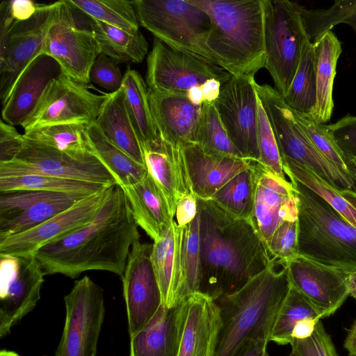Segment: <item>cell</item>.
Segmentation results:
<instances>
[{
	"label": "cell",
	"instance_id": "5b68a950",
	"mask_svg": "<svg viewBox=\"0 0 356 356\" xmlns=\"http://www.w3.org/2000/svg\"><path fill=\"white\" fill-rule=\"evenodd\" d=\"M297 198L299 254L348 271L356 268V228L307 186L290 179Z\"/></svg>",
	"mask_w": 356,
	"mask_h": 356
},
{
	"label": "cell",
	"instance_id": "6f0895ef",
	"mask_svg": "<svg viewBox=\"0 0 356 356\" xmlns=\"http://www.w3.org/2000/svg\"><path fill=\"white\" fill-rule=\"evenodd\" d=\"M222 83L217 79H211L200 86L204 102L213 103L219 97Z\"/></svg>",
	"mask_w": 356,
	"mask_h": 356
},
{
	"label": "cell",
	"instance_id": "f907efd6",
	"mask_svg": "<svg viewBox=\"0 0 356 356\" xmlns=\"http://www.w3.org/2000/svg\"><path fill=\"white\" fill-rule=\"evenodd\" d=\"M327 126L351 165H356V116L348 114Z\"/></svg>",
	"mask_w": 356,
	"mask_h": 356
},
{
	"label": "cell",
	"instance_id": "3957f363",
	"mask_svg": "<svg viewBox=\"0 0 356 356\" xmlns=\"http://www.w3.org/2000/svg\"><path fill=\"white\" fill-rule=\"evenodd\" d=\"M273 263L237 291L216 302L221 325L213 356H236L250 340L269 341L277 315L291 288L285 267Z\"/></svg>",
	"mask_w": 356,
	"mask_h": 356
},
{
	"label": "cell",
	"instance_id": "f6af8a7d",
	"mask_svg": "<svg viewBox=\"0 0 356 356\" xmlns=\"http://www.w3.org/2000/svg\"><path fill=\"white\" fill-rule=\"evenodd\" d=\"M257 143L259 152L258 161L275 175L286 179L275 136L259 99L258 101Z\"/></svg>",
	"mask_w": 356,
	"mask_h": 356
},
{
	"label": "cell",
	"instance_id": "836d02e7",
	"mask_svg": "<svg viewBox=\"0 0 356 356\" xmlns=\"http://www.w3.org/2000/svg\"><path fill=\"white\" fill-rule=\"evenodd\" d=\"M122 86L127 111L141 148L154 143L159 136L151 112L146 83L139 72L128 67Z\"/></svg>",
	"mask_w": 356,
	"mask_h": 356
},
{
	"label": "cell",
	"instance_id": "e0dca14e",
	"mask_svg": "<svg viewBox=\"0 0 356 356\" xmlns=\"http://www.w3.org/2000/svg\"><path fill=\"white\" fill-rule=\"evenodd\" d=\"M152 244H133L122 277L130 337L143 330L162 305L151 262Z\"/></svg>",
	"mask_w": 356,
	"mask_h": 356
},
{
	"label": "cell",
	"instance_id": "816d5d0a",
	"mask_svg": "<svg viewBox=\"0 0 356 356\" xmlns=\"http://www.w3.org/2000/svg\"><path fill=\"white\" fill-rule=\"evenodd\" d=\"M24 135L13 125L0 121V163L13 161L24 145Z\"/></svg>",
	"mask_w": 356,
	"mask_h": 356
},
{
	"label": "cell",
	"instance_id": "be15d7a7",
	"mask_svg": "<svg viewBox=\"0 0 356 356\" xmlns=\"http://www.w3.org/2000/svg\"><path fill=\"white\" fill-rule=\"evenodd\" d=\"M288 356H298L293 351L291 350V353Z\"/></svg>",
	"mask_w": 356,
	"mask_h": 356
},
{
	"label": "cell",
	"instance_id": "4fadbf2b",
	"mask_svg": "<svg viewBox=\"0 0 356 356\" xmlns=\"http://www.w3.org/2000/svg\"><path fill=\"white\" fill-rule=\"evenodd\" d=\"M250 76H232L221 86L213 102L230 140L243 159L259 161L257 120L259 98Z\"/></svg>",
	"mask_w": 356,
	"mask_h": 356
},
{
	"label": "cell",
	"instance_id": "11a10c76",
	"mask_svg": "<svg viewBox=\"0 0 356 356\" xmlns=\"http://www.w3.org/2000/svg\"><path fill=\"white\" fill-rule=\"evenodd\" d=\"M266 339L250 340L241 348L236 356H268Z\"/></svg>",
	"mask_w": 356,
	"mask_h": 356
},
{
	"label": "cell",
	"instance_id": "8d00e7d4",
	"mask_svg": "<svg viewBox=\"0 0 356 356\" xmlns=\"http://www.w3.org/2000/svg\"><path fill=\"white\" fill-rule=\"evenodd\" d=\"M209 200L231 216L250 221L254 201V180L250 164L227 181Z\"/></svg>",
	"mask_w": 356,
	"mask_h": 356
},
{
	"label": "cell",
	"instance_id": "484cf974",
	"mask_svg": "<svg viewBox=\"0 0 356 356\" xmlns=\"http://www.w3.org/2000/svg\"><path fill=\"white\" fill-rule=\"evenodd\" d=\"M148 97L159 136L176 146L193 143L202 105H193L186 95L149 89Z\"/></svg>",
	"mask_w": 356,
	"mask_h": 356
},
{
	"label": "cell",
	"instance_id": "bcb514c9",
	"mask_svg": "<svg viewBox=\"0 0 356 356\" xmlns=\"http://www.w3.org/2000/svg\"><path fill=\"white\" fill-rule=\"evenodd\" d=\"M271 259L283 266L299 254L298 219L283 221L276 228L266 244Z\"/></svg>",
	"mask_w": 356,
	"mask_h": 356
},
{
	"label": "cell",
	"instance_id": "b9f144b4",
	"mask_svg": "<svg viewBox=\"0 0 356 356\" xmlns=\"http://www.w3.org/2000/svg\"><path fill=\"white\" fill-rule=\"evenodd\" d=\"M75 9L90 18L127 31H138L134 1L67 0Z\"/></svg>",
	"mask_w": 356,
	"mask_h": 356
},
{
	"label": "cell",
	"instance_id": "8fae6325",
	"mask_svg": "<svg viewBox=\"0 0 356 356\" xmlns=\"http://www.w3.org/2000/svg\"><path fill=\"white\" fill-rule=\"evenodd\" d=\"M74 10L67 0L58 1L54 22L46 33L40 54L54 58L63 74L89 86L90 70L100 52L91 29L78 26Z\"/></svg>",
	"mask_w": 356,
	"mask_h": 356
},
{
	"label": "cell",
	"instance_id": "7c38bea8",
	"mask_svg": "<svg viewBox=\"0 0 356 356\" xmlns=\"http://www.w3.org/2000/svg\"><path fill=\"white\" fill-rule=\"evenodd\" d=\"M232 76L218 64L173 49L157 38L147 58L146 83L156 92L186 95L194 86L211 79L223 84Z\"/></svg>",
	"mask_w": 356,
	"mask_h": 356
},
{
	"label": "cell",
	"instance_id": "680465c9",
	"mask_svg": "<svg viewBox=\"0 0 356 356\" xmlns=\"http://www.w3.org/2000/svg\"><path fill=\"white\" fill-rule=\"evenodd\" d=\"M344 348L349 356H356V318L348 332L344 341Z\"/></svg>",
	"mask_w": 356,
	"mask_h": 356
},
{
	"label": "cell",
	"instance_id": "7dc6e473",
	"mask_svg": "<svg viewBox=\"0 0 356 356\" xmlns=\"http://www.w3.org/2000/svg\"><path fill=\"white\" fill-rule=\"evenodd\" d=\"M314 18L320 33L331 31L336 25L343 23L349 25L356 34V0L336 1L328 8L318 9Z\"/></svg>",
	"mask_w": 356,
	"mask_h": 356
},
{
	"label": "cell",
	"instance_id": "db71d44e",
	"mask_svg": "<svg viewBox=\"0 0 356 356\" xmlns=\"http://www.w3.org/2000/svg\"><path fill=\"white\" fill-rule=\"evenodd\" d=\"M8 3L10 13L16 22L26 21L31 18L40 6L31 0H13Z\"/></svg>",
	"mask_w": 356,
	"mask_h": 356
},
{
	"label": "cell",
	"instance_id": "ac0fdd59",
	"mask_svg": "<svg viewBox=\"0 0 356 356\" xmlns=\"http://www.w3.org/2000/svg\"><path fill=\"white\" fill-rule=\"evenodd\" d=\"M113 186L90 195L34 228L0 238V254L35 255L42 247L86 226L97 216Z\"/></svg>",
	"mask_w": 356,
	"mask_h": 356
},
{
	"label": "cell",
	"instance_id": "cb8c5ba5",
	"mask_svg": "<svg viewBox=\"0 0 356 356\" xmlns=\"http://www.w3.org/2000/svg\"><path fill=\"white\" fill-rule=\"evenodd\" d=\"M193 194L209 200L232 177L248 168L250 160L209 153L191 143L181 146Z\"/></svg>",
	"mask_w": 356,
	"mask_h": 356
},
{
	"label": "cell",
	"instance_id": "ee69618b",
	"mask_svg": "<svg viewBox=\"0 0 356 356\" xmlns=\"http://www.w3.org/2000/svg\"><path fill=\"white\" fill-rule=\"evenodd\" d=\"M292 112L298 124L318 151L340 170L354 177L350 161L337 143L327 126L316 122L308 114L293 110Z\"/></svg>",
	"mask_w": 356,
	"mask_h": 356
},
{
	"label": "cell",
	"instance_id": "6125c7cd",
	"mask_svg": "<svg viewBox=\"0 0 356 356\" xmlns=\"http://www.w3.org/2000/svg\"><path fill=\"white\" fill-rule=\"evenodd\" d=\"M0 356H19V355L17 353L13 352V351L2 350L0 352Z\"/></svg>",
	"mask_w": 356,
	"mask_h": 356
},
{
	"label": "cell",
	"instance_id": "e575fe53",
	"mask_svg": "<svg viewBox=\"0 0 356 356\" xmlns=\"http://www.w3.org/2000/svg\"><path fill=\"white\" fill-rule=\"evenodd\" d=\"M87 134L94 154L122 188L142 181L147 175L146 167L110 142L95 123L88 125Z\"/></svg>",
	"mask_w": 356,
	"mask_h": 356
},
{
	"label": "cell",
	"instance_id": "9c48e42d",
	"mask_svg": "<svg viewBox=\"0 0 356 356\" xmlns=\"http://www.w3.org/2000/svg\"><path fill=\"white\" fill-rule=\"evenodd\" d=\"M108 96L90 90L64 74L46 87L36 106L22 124L24 132L56 124L95 123Z\"/></svg>",
	"mask_w": 356,
	"mask_h": 356
},
{
	"label": "cell",
	"instance_id": "d6a6232c",
	"mask_svg": "<svg viewBox=\"0 0 356 356\" xmlns=\"http://www.w3.org/2000/svg\"><path fill=\"white\" fill-rule=\"evenodd\" d=\"M285 175L313 191L356 228V191L340 188L312 169L294 161L282 159Z\"/></svg>",
	"mask_w": 356,
	"mask_h": 356
},
{
	"label": "cell",
	"instance_id": "94428289",
	"mask_svg": "<svg viewBox=\"0 0 356 356\" xmlns=\"http://www.w3.org/2000/svg\"><path fill=\"white\" fill-rule=\"evenodd\" d=\"M346 284L349 296L356 300V268L348 273Z\"/></svg>",
	"mask_w": 356,
	"mask_h": 356
},
{
	"label": "cell",
	"instance_id": "60d3db41",
	"mask_svg": "<svg viewBox=\"0 0 356 356\" xmlns=\"http://www.w3.org/2000/svg\"><path fill=\"white\" fill-rule=\"evenodd\" d=\"M193 143L209 153L243 158L230 140L213 103L202 104Z\"/></svg>",
	"mask_w": 356,
	"mask_h": 356
},
{
	"label": "cell",
	"instance_id": "8992f818",
	"mask_svg": "<svg viewBox=\"0 0 356 356\" xmlns=\"http://www.w3.org/2000/svg\"><path fill=\"white\" fill-rule=\"evenodd\" d=\"M138 21L169 47L216 63L207 47L211 19L191 0H134Z\"/></svg>",
	"mask_w": 356,
	"mask_h": 356
},
{
	"label": "cell",
	"instance_id": "d6986e66",
	"mask_svg": "<svg viewBox=\"0 0 356 356\" xmlns=\"http://www.w3.org/2000/svg\"><path fill=\"white\" fill-rule=\"evenodd\" d=\"M58 1L40 4L34 15L15 22L9 32L6 47L0 53V93L2 106L21 73L40 54L44 38L54 22Z\"/></svg>",
	"mask_w": 356,
	"mask_h": 356
},
{
	"label": "cell",
	"instance_id": "277c9868",
	"mask_svg": "<svg viewBox=\"0 0 356 356\" xmlns=\"http://www.w3.org/2000/svg\"><path fill=\"white\" fill-rule=\"evenodd\" d=\"M211 19L207 47L232 76H250L265 67L263 0H191Z\"/></svg>",
	"mask_w": 356,
	"mask_h": 356
},
{
	"label": "cell",
	"instance_id": "2e32d148",
	"mask_svg": "<svg viewBox=\"0 0 356 356\" xmlns=\"http://www.w3.org/2000/svg\"><path fill=\"white\" fill-rule=\"evenodd\" d=\"M90 195L35 190L0 192V238L34 228Z\"/></svg>",
	"mask_w": 356,
	"mask_h": 356
},
{
	"label": "cell",
	"instance_id": "1f68e13d",
	"mask_svg": "<svg viewBox=\"0 0 356 356\" xmlns=\"http://www.w3.org/2000/svg\"><path fill=\"white\" fill-rule=\"evenodd\" d=\"M88 22L100 54L117 63H139L147 54L148 43L140 30H124L91 18Z\"/></svg>",
	"mask_w": 356,
	"mask_h": 356
},
{
	"label": "cell",
	"instance_id": "7bdbcfd3",
	"mask_svg": "<svg viewBox=\"0 0 356 356\" xmlns=\"http://www.w3.org/2000/svg\"><path fill=\"white\" fill-rule=\"evenodd\" d=\"M307 318L320 320L321 317L315 307L291 286L276 316L269 341L279 345H291L294 327Z\"/></svg>",
	"mask_w": 356,
	"mask_h": 356
},
{
	"label": "cell",
	"instance_id": "ab89813d",
	"mask_svg": "<svg viewBox=\"0 0 356 356\" xmlns=\"http://www.w3.org/2000/svg\"><path fill=\"white\" fill-rule=\"evenodd\" d=\"M286 104L293 111L311 115L316 102L313 44L305 42L299 65L285 96Z\"/></svg>",
	"mask_w": 356,
	"mask_h": 356
},
{
	"label": "cell",
	"instance_id": "83f0119b",
	"mask_svg": "<svg viewBox=\"0 0 356 356\" xmlns=\"http://www.w3.org/2000/svg\"><path fill=\"white\" fill-rule=\"evenodd\" d=\"M134 218L146 234L156 241L172 226L174 217L161 190L151 175L122 188Z\"/></svg>",
	"mask_w": 356,
	"mask_h": 356
},
{
	"label": "cell",
	"instance_id": "f35d334b",
	"mask_svg": "<svg viewBox=\"0 0 356 356\" xmlns=\"http://www.w3.org/2000/svg\"><path fill=\"white\" fill-rule=\"evenodd\" d=\"M109 186L112 185H104L65 179L38 172L0 177V192L35 190L93 194Z\"/></svg>",
	"mask_w": 356,
	"mask_h": 356
},
{
	"label": "cell",
	"instance_id": "d4e9b609",
	"mask_svg": "<svg viewBox=\"0 0 356 356\" xmlns=\"http://www.w3.org/2000/svg\"><path fill=\"white\" fill-rule=\"evenodd\" d=\"M62 74L51 57L40 54L17 78L10 96L2 106V120L11 125H22L32 112L51 81Z\"/></svg>",
	"mask_w": 356,
	"mask_h": 356
},
{
	"label": "cell",
	"instance_id": "f1b7e54d",
	"mask_svg": "<svg viewBox=\"0 0 356 356\" xmlns=\"http://www.w3.org/2000/svg\"><path fill=\"white\" fill-rule=\"evenodd\" d=\"M182 228L174 220L163 236L152 244L151 262L161 291L162 305H179Z\"/></svg>",
	"mask_w": 356,
	"mask_h": 356
},
{
	"label": "cell",
	"instance_id": "4316f807",
	"mask_svg": "<svg viewBox=\"0 0 356 356\" xmlns=\"http://www.w3.org/2000/svg\"><path fill=\"white\" fill-rule=\"evenodd\" d=\"M183 302L162 305L149 323L130 337V356H177L183 319Z\"/></svg>",
	"mask_w": 356,
	"mask_h": 356
},
{
	"label": "cell",
	"instance_id": "c3c4849f",
	"mask_svg": "<svg viewBox=\"0 0 356 356\" xmlns=\"http://www.w3.org/2000/svg\"><path fill=\"white\" fill-rule=\"evenodd\" d=\"M291 346L298 356H338L330 335L320 321L310 337L294 339Z\"/></svg>",
	"mask_w": 356,
	"mask_h": 356
},
{
	"label": "cell",
	"instance_id": "74e56055",
	"mask_svg": "<svg viewBox=\"0 0 356 356\" xmlns=\"http://www.w3.org/2000/svg\"><path fill=\"white\" fill-rule=\"evenodd\" d=\"M181 228V270L177 294L179 304L191 294L200 291L201 272L199 209L194 220Z\"/></svg>",
	"mask_w": 356,
	"mask_h": 356
},
{
	"label": "cell",
	"instance_id": "52a82bcc",
	"mask_svg": "<svg viewBox=\"0 0 356 356\" xmlns=\"http://www.w3.org/2000/svg\"><path fill=\"white\" fill-rule=\"evenodd\" d=\"M255 90L273 130L281 159L306 165L327 181L356 191V179L331 163L314 146L275 88L255 82Z\"/></svg>",
	"mask_w": 356,
	"mask_h": 356
},
{
	"label": "cell",
	"instance_id": "44dd1931",
	"mask_svg": "<svg viewBox=\"0 0 356 356\" xmlns=\"http://www.w3.org/2000/svg\"><path fill=\"white\" fill-rule=\"evenodd\" d=\"M254 201L250 222L266 245L283 221L297 218V198L291 181L275 175L257 161H250Z\"/></svg>",
	"mask_w": 356,
	"mask_h": 356
},
{
	"label": "cell",
	"instance_id": "5bb4252c",
	"mask_svg": "<svg viewBox=\"0 0 356 356\" xmlns=\"http://www.w3.org/2000/svg\"><path fill=\"white\" fill-rule=\"evenodd\" d=\"M45 273L35 255L0 254V337L31 312Z\"/></svg>",
	"mask_w": 356,
	"mask_h": 356
},
{
	"label": "cell",
	"instance_id": "ffe728a7",
	"mask_svg": "<svg viewBox=\"0 0 356 356\" xmlns=\"http://www.w3.org/2000/svg\"><path fill=\"white\" fill-rule=\"evenodd\" d=\"M291 286L317 310L321 318L333 314L349 296L350 271L298 254L284 266Z\"/></svg>",
	"mask_w": 356,
	"mask_h": 356
},
{
	"label": "cell",
	"instance_id": "6da1fadb",
	"mask_svg": "<svg viewBox=\"0 0 356 356\" xmlns=\"http://www.w3.org/2000/svg\"><path fill=\"white\" fill-rule=\"evenodd\" d=\"M138 227L123 189L115 184L90 222L42 247L35 257L45 275L76 278L97 270L122 277L131 247L140 239Z\"/></svg>",
	"mask_w": 356,
	"mask_h": 356
},
{
	"label": "cell",
	"instance_id": "7402d4cb",
	"mask_svg": "<svg viewBox=\"0 0 356 356\" xmlns=\"http://www.w3.org/2000/svg\"><path fill=\"white\" fill-rule=\"evenodd\" d=\"M177 356H213L221 321L214 300L196 292L183 302Z\"/></svg>",
	"mask_w": 356,
	"mask_h": 356
},
{
	"label": "cell",
	"instance_id": "9f6ffc18",
	"mask_svg": "<svg viewBox=\"0 0 356 356\" xmlns=\"http://www.w3.org/2000/svg\"><path fill=\"white\" fill-rule=\"evenodd\" d=\"M319 321L318 319L307 318L298 323L292 332L293 341L294 339H305L310 337L314 333Z\"/></svg>",
	"mask_w": 356,
	"mask_h": 356
},
{
	"label": "cell",
	"instance_id": "681fc988",
	"mask_svg": "<svg viewBox=\"0 0 356 356\" xmlns=\"http://www.w3.org/2000/svg\"><path fill=\"white\" fill-rule=\"evenodd\" d=\"M123 76L118 63L104 54L97 57L90 72V82L112 92L122 87Z\"/></svg>",
	"mask_w": 356,
	"mask_h": 356
},
{
	"label": "cell",
	"instance_id": "ba28073f",
	"mask_svg": "<svg viewBox=\"0 0 356 356\" xmlns=\"http://www.w3.org/2000/svg\"><path fill=\"white\" fill-rule=\"evenodd\" d=\"M266 63L275 88L285 96L297 71L308 40L302 6L288 0H263Z\"/></svg>",
	"mask_w": 356,
	"mask_h": 356
},
{
	"label": "cell",
	"instance_id": "f546056e",
	"mask_svg": "<svg viewBox=\"0 0 356 356\" xmlns=\"http://www.w3.org/2000/svg\"><path fill=\"white\" fill-rule=\"evenodd\" d=\"M316 102L309 115L316 122L330 120L333 109V86L338 59L342 52L341 42L329 31L313 43Z\"/></svg>",
	"mask_w": 356,
	"mask_h": 356
},
{
	"label": "cell",
	"instance_id": "30bf717a",
	"mask_svg": "<svg viewBox=\"0 0 356 356\" xmlns=\"http://www.w3.org/2000/svg\"><path fill=\"white\" fill-rule=\"evenodd\" d=\"M64 302L65 325L56 356H95L105 314L102 289L85 276L74 282Z\"/></svg>",
	"mask_w": 356,
	"mask_h": 356
},
{
	"label": "cell",
	"instance_id": "d590c367",
	"mask_svg": "<svg viewBox=\"0 0 356 356\" xmlns=\"http://www.w3.org/2000/svg\"><path fill=\"white\" fill-rule=\"evenodd\" d=\"M88 125L63 124L24 132L26 138L44 144L80 161L96 158L87 134Z\"/></svg>",
	"mask_w": 356,
	"mask_h": 356
},
{
	"label": "cell",
	"instance_id": "7a4b0ae2",
	"mask_svg": "<svg viewBox=\"0 0 356 356\" xmlns=\"http://www.w3.org/2000/svg\"><path fill=\"white\" fill-rule=\"evenodd\" d=\"M197 204L199 292L216 300L237 291L275 262L250 221L231 216L211 200L197 199Z\"/></svg>",
	"mask_w": 356,
	"mask_h": 356
},
{
	"label": "cell",
	"instance_id": "603a6c76",
	"mask_svg": "<svg viewBox=\"0 0 356 356\" xmlns=\"http://www.w3.org/2000/svg\"><path fill=\"white\" fill-rule=\"evenodd\" d=\"M142 151L147 172L163 193L175 218L177 202L193 194L182 148L159 137Z\"/></svg>",
	"mask_w": 356,
	"mask_h": 356
},
{
	"label": "cell",
	"instance_id": "f5cc1de1",
	"mask_svg": "<svg viewBox=\"0 0 356 356\" xmlns=\"http://www.w3.org/2000/svg\"><path fill=\"white\" fill-rule=\"evenodd\" d=\"M198 213L197 199L194 194L181 198L177 204L174 220L178 227L192 222Z\"/></svg>",
	"mask_w": 356,
	"mask_h": 356
},
{
	"label": "cell",
	"instance_id": "91938a15",
	"mask_svg": "<svg viewBox=\"0 0 356 356\" xmlns=\"http://www.w3.org/2000/svg\"><path fill=\"white\" fill-rule=\"evenodd\" d=\"M188 100L195 106H201L204 102L202 90L200 86H194L186 92Z\"/></svg>",
	"mask_w": 356,
	"mask_h": 356
},
{
	"label": "cell",
	"instance_id": "4dcf8cb0",
	"mask_svg": "<svg viewBox=\"0 0 356 356\" xmlns=\"http://www.w3.org/2000/svg\"><path fill=\"white\" fill-rule=\"evenodd\" d=\"M95 124L110 142L145 165L140 143L127 111L122 86L108 93Z\"/></svg>",
	"mask_w": 356,
	"mask_h": 356
},
{
	"label": "cell",
	"instance_id": "9a60e30c",
	"mask_svg": "<svg viewBox=\"0 0 356 356\" xmlns=\"http://www.w3.org/2000/svg\"><path fill=\"white\" fill-rule=\"evenodd\" d=\"M16 158L0 163V177L30 172L104 185L118 184L115 179L97 158L76 160L40 143L26 138Z\"/></svg>",
	"mask_w": 356,
	"mask_h": 356
}]
</instances>
